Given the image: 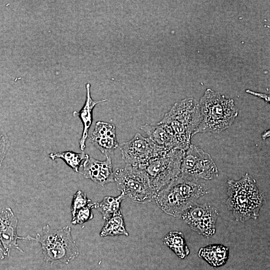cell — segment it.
<instances>
[{
  "mask_svg": "<svg viewBox=\"0 0 270 270\" xmlns=\"http://www.w3.org/2000/svg\"><path fill=\"white\" fill-rule=\"evenodd\" d=\"M198 108L200 120L195 134L220 133L232 125L238 114L232 98L210 88L206 90L198 102Z\"/></svg>",
  "mask_w": 270,
  "mask_h": 270,
  "instance_id": "obj_1",
  "label": "cell"
},
{
  "mask_svg": "<svg viewBox=\"0 0 270 270\" xmlns=\"http://www.w3.org/2000/svg\"><path fill=\"white\" fill-rule=\"evenodd\" d=\"M198 102L192 98L175 103L159 122L171 136L174 149L186 150L199 124Z\"/></svg>",
  "mask_w": 270,
  "mask_h": 270,
  "instance_id": "obj_2",
  "label": "cell"
},
{
  "mask_svg": "<svg viewBox=\"0 0 270 270\" xmlns=\"http://www.w3.org/2000/svg\"><path fill=\"white\" fill-rule=\"evenodd\" d=\"M226 188V204L235 220L244 222L257 219L264 198L254 177L246 173L238 180H228Z\"/></svg>",
  "mask_w": 270,
  "mask_h": 270,
  "instance_id": "obj_3",
  "label": "cell"
},
{
  "mask_svg": "<svg viewBox=\"0 0 270 270\" xmlns=\"http://www.w3.org/2000/svg\"><path fill=\"white\" fill-rule=\"evenodd\" d=\"M208 193L204 184L185 179L179 175L160 190L154 199L165 213L178 217L198 198Z\"/></svg>",
  "mask_w": 270,
  "mask_h": 270,
  "instance_id": "obj_4",
  "label": "cell"
},
{
  "mask_svg": "<svg viewBox=\"0 0 270 270\" xmlns=\"http://www.w3.org/2000/svg\"><path fill=\"white\" fill-rule=\"evenodd\" d=\"M30 240L40 244L46 263L68 264L79 254L71 234V228L68 226L56 230L46 224L41 234H37L35 238L30 236Z\"/></svg>",
  "mask_w": 270,
  "mask_h": 270,
  "instance_id": "obj_5",
  "label": "cell"
},
{
  "mask_svg": "<svg viewBox=\"0 0 270 270\" xmlns=\"http://www.w3.org/2000/svg\"><path fill=\"white\" fill-rule=\"evenodd\" d=\"M117 188L132 200L144 204L155 198L156 192L145 171L140 166L126 165L114 171Z\"/></svg>",
  "mask_w": 270,
  "mask_h": 270,
  "instance_id": "obj_6",
  "label": "cell"
},
{
  "mask_svg": "<svg viewBox=\"0 0 270 270\" xmlns=\"http://www.w3.org/2000/svg\"><path fill=\"white\" fill-rule=\"evenodd\" d=\"M184 152L172 149L138 166L145 171L156 193L179 176Z\"/></svg>",
  "mask_w": 270,
  "mask_h": 270,
  "instance_id": "obj_7",
  "label": "cell"
},
{
  "mask_svg": "<svg viewBox=\"0 0 270 270\" xmlns=\"http://www.w3.org/2000/svg\"><path fill=\"white\" fill-rule=\"evenodd\" d=\"M179 175L190 180H210L218 176V171L210 154L191 144L184 152Z\"/></svg>",
  "mask_w": 270,
  "mask_h": 270,
  "instance_id": "obj_8",
  "label": "cell"
},
{
  "mask_svg": "<svg viewBox=\"0 0 270 270\" xmlns=\"http://www.w3.org/2000/svg\"><path fill=\"white\" fill-rule=\"evenodd\" d=\"M119 146L126 165L135 166L144 165L168 151L140 133H136L130 140L124 142Z\"/></svg>",
  "mask_w": 270,
  "mask_h": 270,
  "instance_id": "obj_9",
  "label": "cell"
},
{
  "mask_svg": "<svg viewBox=\"0 0 270 270\" xmlns=\"http://www.w3.org/2000/svg\"><path fill=\"white\" fill-rule=\"evenodd\" d=\"M218 216V210L215 206L208 203L196 202L186 210L181 217L194 231L210 238L216 233Z\"/></svg>",
  "mask_w": 270,
  "mask_h": 270,
  "instance_id": "obj_10",
  "label": "cell"
},
{
  "mask_svg": "<svg viewBox=\"0 0 270 270\" xmlns=\"http://www.w3.org/2000/svg\"><path fill=\"white\" fill-rule=\"evenodd\" d=\"M18 219L10 207L0 210V241L6 251L7 256H9L12 250L16 249L22 252L23 250L17 244L18 239L28 240L26 237L19 236L16 228Z\"/></svg>",
  "mask_w": 270,
  "mask_h": 270,
  "instance_id": "obj_11",
  "label": "cell"
},
{
  "mask_svg": "<svg viewBox=\"0 0 270 270\" xmlns=\"http://www.w3.org/2000/svg\"><path fill=\"white\" fill-rule=\"evenodd\" d=\"M82 166V174L84 178L94 183L104 186L114 182L113 164L110 156H106L103 161L89 157L84 162Z\"/></svg>",
  "mask_w": 270,
  "mask_h": 270,
  "instance_id": "obj_12",
  "label": "cell"
},
{
  "mask_svg": "<svg viewBox=\"0 0 270 270\" xmlns=\"http://www.w3.org/2000/svg\"><path fill=\"white\" fill-rule=\"evenodd\" d=\"M91 143L106 156H110L119 147L114 124L98 121L90 137Z\"/></svg>",
  "mask_w": 270,
  "mask_h": 270,
  "instance_id": "obj_13",
  "label": "cell"
},
{
  "mask_svg": "<svg viewBox=\"0 0 270 270\" xmlns=\"http://www.w3.org/2000/svg\"><path fill=\"white\" fill-rule=\"evenodd\" d=\"M86 98L82 108L79 112L74 111L72 115L78 116L83 124V131L79 140L80 148L84 150L86 147V142L88 136L90 128L92 122V112L95 106L98 104L107 101V99L96 100L92 99L90 94V84H86Z\"/></svg>",
  "mask_w": 270,
  "mask_h": 270,
  "instance_id": "obj_14",
  "label": "cell"
},
{
  "mask_svg": "<svg viewBox=\"0 0 270 270\" xmlns=\"http://www.w3.org/2000/svg\"><path fill=\"white\" fill-rule=\"evenodd\" d=\"M198 255L212 267H220L227 262L229 248L221 244H210L200 248Z\"/></svg>",
  "mask_w": 270,
  "mask_h": 270,
  "instance_id": "obj_15",
  "label": "cell"
},
{
  "mask_svg": "<svg viewBox=\"0 0 270 270\" xmlns=\"http://www.w3.org/2000/svg\"><path fill=\"white\" fill-rule=\"evenodd\" d=\"M140 128L154 144L168 150L174 149L171 136L160 123L158 122L156 124H146L142 126Z\"/></svg>",
  "mask_w": 270,
  "mask_h": 270,
  "instance_id": "obj_16",
  "label": "cell"
},
{
  "mask_svg": "<svg viewBox=\"0 0 270 270\" xmlns=\"http://www.w3.org/2000/svg\"><path fill=\"white\" fill-rule=\"evenodd\" d=\"M126 196L123 193L116 197L107 196L100 202L94 203V208L100 212L105 221L120 212V204Z\"/></svg>",
  "mask_w": 270,
  "mask_h": 270,
  "instance_id": "obj_17",
  "label": "cell"
},
{
  "mask_svg": "<svg viewBox=\"0 0 270 270\" xmlns=\"http://www.w3.org/2000/svg\"><path fill=\"white\" fill-rule=\"evenodd\" d=\"M164 244L172 250L180 258L184 259L190 254L184 235L178 231L169 232L163 240Z\"/></svg>",
  "mask_w": 270,
  "mask_h": 270,
  "instance_id": "obj_18",
  "label": "cell"
},
{
  "mask_svg": "<svg viewBox=\"0 0 270 270\" xmlns=\"http://www.w3.org/2000/svg\"><path fill=\"white\" fill-rule=\"evenodd\" d=\"M48 157L53 160L58 158L62 159L74 171L78 172L82 162H84L90 156L84 152L77 153L71 150H66L50 153Z\"/></svg>",
  "mask_w": 270,
  "mask_h": 270,
  "instance_id": "obj_19",
  "label": "cell"
},
{
  "mask_svg": "<svg viewBox=\"0 0 270 270\" xmlns=\"http://www.w3.org/2000/svg\"><path fill=\"white\" fill-rule=\"evenodd\" d=\"M100 235L102 237L120 235L128 236L121 212L105 221Z\"/></svg>",
  "mask_w": 270,
  "mask_h": 270,
  "instance_id": "obj_20",
  "label": "cell"
},
{
  "mask_svg": "<svg viewBox=\"0 0 270 270\" xmlns=\"http://www.w3.org/2000/svg\"><path fill=\"white\" fill-rule=\"evenodd\" d=\"M94 203L91 202L86 206L78 210L72 216V224H81L92 220L94 218L92 210L94 208Z\"/></svg>",
  "mask_w": 270,
  "mask_h": 270,
  "instance_id": "obj_21",
  "label": "cell"
},
{
  "mask_svg": "<svg viewBox=\"0 0 270 270\" xmlns=\"http://www.w3.org/2000/svg\"><path fill=\"white\" fill-rule=\"evenodd\" d=\"M92 200L88 199L85 192L81 190H78L74 195L71 207L70 212L73 216L80 209L86 206Z\"/></svg>",
  "mask_w": 270,
  "mask_h": 270,
  "instance_id": "obj_22",
  "label": "cell"
},
{
  "mask_svg": "<svg viewBox=\"0 0 270 270\" xmlns=\"http://www.w3.org/2000/svg\"><path fill=\"white\" fill-rule=\"evenodd\" d=\"M10 141L6 132L0 127V168L10 146Z\"/></svg>",
  "mask_w": 270,
  "mask_h": 270,
  "instance_id": "obj_23",
  "label": "cell"
},
{
  "mask_svg": "<svg viewBox=\"0 0 270 270\" xmlns=\"http://www.w3.org/2000/svg\"><path fill=\"white\" fill-rule=\"evenodd\" d=\"M246 92H247L251 94L252 95H254L258 98H260L264 99L267 102H270V96L269 95H268L265 94L254 92L250 90H246Z\"/></svg>",
  "mask_w": 270,
  "mask_h": 270,
  "instance_id": "obj_24",
  "label": "cell"
},
{
  "mask_svg": "<svg viewBox=\"0 0 270 270\" xmlns=\"http://www.w3.org/2000/svg\"><path fill=\"white\" fill-rule=\"evenodd\" d=\"M7 256L6 251L0 241V259L3 260Z\"/></svg>",
  "mask_w": 270,
  "mask_h": 270,
  "instance_id": "obj_25",
  "label": "cell"
},
{
  "mask_svg": "<svg viewBox=\"0 0 270 270\" xmlns=\"http://www.w3.org/2000/svg\"><path fill=\"white\" fill-rule=\"evenodd\" d=\"M270 136V130H267L263 132V133L262 134L261 136L262 138L264 140L266 139L267 138H269Z\"/></svg>",
  "mask_w": 270,
  "mask_h": 270,
  "instance_id": "obj_26",
  "label": "cell"
}]
</instances>
